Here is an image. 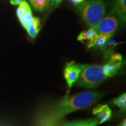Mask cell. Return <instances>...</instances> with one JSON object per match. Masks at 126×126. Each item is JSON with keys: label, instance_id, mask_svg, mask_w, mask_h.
<instances>
[{"label": "cell", "instance_id": "1", "mask_svg": "<svg viewBox=\"0 0 126 126\" xmlns=\"http://www.w3.org/2000/svg\"><path fill=\"white\" fill-rule=\"evenodd\" d=\"M100 97V92H85L63 99L59 103L41 113L36 121V126H57L66 115L92 106L99 101Z\"/></svg>", "mask_w": 126, "mask_h": 126}, {"label": "cell", "instance_id": "2", "mask_svg": "<svg viewBox=\"0 0 126 126\" xmlns=\"http://www.w3.org/2000/svg\"><path fill=\"white\" fill-rule=\"evenodd\" d=\"M108 78L102 66L96 64H83L76 84L85 88H96Z\"/></svg>", "mask_w": 126, "mask_h": 126}, {"label": "cell", "instance_id": "3", "mask_svg": "<svg viewBox=\"0 0 126 126\" xmlns=\"http://www.w3.org/2000/svg\"><path fill=\"white\" fill-rule=\"evenodd\" d=\"M78 9L88 26L94 30L105 14V3L102 0L86 1L79 5Z\"/></svg>", "mask_w": 126, "mask_h": 126}, {"label": "cell", "instance_id": "4", "mask_svg": "<svg viewBox=\"0 0 126 126\" xmlns=\"http://www.w3.org/2000/svg\"><path fill=\"white\" fill-rule=\"evenodd\" d=\"M118 27V20L114 16H108L103 18L96 28L97 34L111 37Z\"/></svg>", "mask_w": 126, "mask_h": 126}, {"label": "cell", "instance_id": "5", "mask_svg": "<svg viewBox=\"0 0 126 126\" xmlns=\"http://www.w3.org/2000/svg\"><path fill=\"white\" fill-rule=\"evenodd\" d=\"M82 66L83 64H76L74 61L67 63L66 65L64 71V77L70 88L78 81Z\"/></svg>", "mask_w": 126, "mask_h": 126}, {"label": "cell", "instance_id": "6", "mask_svg": "<svg viewBox=\"0 0 126 126\" xmlns=\"http://www.w3.org/2000/svg\"><path fill=\"white\" fill-rule=\"evenodd\" d=\"M123 64L122 56L120 54L114 53L110 56L109 60L103 67V71L108 78L113 77L117 73Z\"/></svg>", "mask_w": 126, "mask_h": 126}, {"label": "cell", "instance_id": "7", "mask_svg": "<svg viewBox=\"0 0 126 126\" xmlns=\"http://www.w3.org/2000/svg\"><path fill=\"white\" fill-rule=\"evenodd\" d=\"M93 114L97 116L99 124L108 122L111 117V109L106 105L97 106L93 110Z\"/></svg>", "mask_w": 126, "mask_h": 126}, {"label": "cell", "instance_id": "8", "mask_svg": "<svg viewBox=\"0 0 126 126\" xmlns=\"http://www.w3.org/2000/svg\"><path fill=\"white\" fill-rule=\"evenodd\" d=\"M113 12L119 17L123 22H126V0H117L113 9Z\"/></svg>", "mask_w": 126, "mask_h": 126}, {"label": "cell", "instance_id": "9", "mask_svg": "<svg viewBox=\"0 0 126 126\" xmlns=\"http://www.w3.org/2000/svg\"><path fill=\"white\" fill-rule=\"evenodd\" d=\"M26 29L32 38H35L40 30V19L38 18L33 17Z\"/></svg>", "mask_w": 126, "mask_h": 126}, {"label": "cell", "instance_id": "10", "mask_svg": "<svg viewBox=\"0 0 126 126\" xmlns=\"http://www.w3.org/2000/svg\"><path fill=\"white\" fill-rule=\"evenodd\" d=\"M109 38L110 37L108 36L97 34V35L94 39L89 41L88 44V47L91 48L93 47H102L105 46Z\"/></svg>", "mask_w": 126, "mask_h": 126}, {"label": "cell", "instance_id": "11", "mask_svg": "<svg viewBox=\"0 0 126 126\" xmlns=\"http://www.w3.org/2000/svg\"><path fill=\"white\" fill-rule=\"evenodd\" d=\"M97 35V32L93 28H90L87 31L82 32L77 37V40L80 42H83L84 40H89V42L94 39Z\"/></svg>", "mask_w": 126, "mask_h": 126}, {"label": "cell", "instance_id": "12", "mask_svg": "<svg viewBox=\"0 0 126 126\" xmlns=\"http://www.w3.org/2000/svg\"><path fill=\"white\" fill-rule=\"evenodd\" d=\"M32 18L33 16L32 14V11L31 9H30L25 12V13L23 14L19 19L20 23H21L23 27L26 29V28H27L28 23L31 22V20H32Z\"/></svg>", "mask_w": 126, "mask_h": 126}, {"label": "cell", "instance_id": "13", "mask_svg": "<svg viewBox=\"0 0 126 126\" xmlns=\"http://www.w3.org/2000/svg\"><path fill=\"white\" fill-rule=\"evenodd\" d=\"M114 103L123 111H126V94H123L119 97L114 100Z\"/></svg>", "mask_w": 126, "mask_h": 126}, {"label": "cell", "instance_id": "14", "mask_svg": "<svg viewBox=\"0 0 126 126\" xmlns=\"http://www.w3.org/2000/svg\"><path fill=\"white\" fill-rule=\"evenodd\" d=\"M31 9L29 5L25 1H23L19 4V6L18 8L16 11V15L18 18L19 19L20 17L24 14L27 11Z\"/></svg>", "mask_w": 126, "mask_h": 126}, {"label": "cell", "instance_id": "15", "mask_svg": "<svg viewBox=\"0 0 126 126\" xmlns=\"http://www.w3.org/2000/svg\"><path fill=\"white\" fill-rule=\"evenodd\" d=\"M33 7L38 11H42L47 7V0H30Z\"/></svg>", "mask_w": 126, "mask_h": 126}, {"label": "cell", "instance_id": "16", "mask_svg": "<svg viewBox=\"0 0 126 126\" xmlns=\"http://www.w3.org/2000/svg\"><path fill=\"white\" fill-rule=\"evenodd\" d=\"M98 124L97 118H93L86 120L80 121V126H97Z\"/></svg>", "mask_w": 126, "mask_h": 126}, {"label": "cell", "instance_id": "17", "mask_svg": "<svg viewBox=\"0 0 126 126\" xmlns=\"http://www.w3.org/2000/svg\"><path fill=\"white\" fill-rule=\"evenodd\" d=\"M61 2V0H47V7L50 9L54 8Z\"/></svg>", "mask_w": 126, "mask_h": 126}, {"label": "cell", "instance_id": "18", "mask_svg": "<svg viewBox=\"0 0 126 126\" xmlns=\"http://www.w3.org/2000/svg\"><path fill=\"white\" fill-rule=\"evenodd\" d=\"M63 126H80V121L79 122H68L65 123Z\"/></svg>", "mask_w": 126, "mask_h": 126}, {"label": "cell", "instance_id": "19", "mask_svg": "<svg viewBox=\"0 0 126 126\" xmlns=\"http://www.w3.org/2000/svg\"><path fill=\"white\" fill-rule=\"evenodd\" d=\"M23 1V0H11L10 2L13 5H19Z\"/></svg>", "mask_w": 126, "mask_h": 126}, {"label": "cell", "instance_id": "20", "mask_svg": "<svg viewBox=\"0 0 126 126\" xmlns=\"http://www.w3.org/2000/svg\"><path fill=\"white\" fill-rule=\"evenodd\" d=\"M70 1H71V2L73 3L74 4L77 5V4H81V3L84 0H70Z\"/></svg>", "mask_w": 126, "mask_h": 126}, {"label": "cell", "instance_id": "21", "mask_svg": "<svg viewBox=\"0 0 126 126\" xmlns=\"http://www.w3.org/2000/svg\"><path fill=\"white\" fill-rule=\"evenodd\" d=\"M117 126H126V119H124L122 122L120 123Z\"/></svg>", "mask_w": 126, "mask_h": 126}, {"label": "cell", "instance_id": "22", "mask_svg": "<svg viewBox=\"0 0 126 126\" xmlns=\"http://www.w3.org/2000/svg\"><path fill=\"white\" fill-rule=\"evenodd\" d=\"M61 1H63V0H61Z\"/></svg>", "mask_w": 126, "mask_h": 126}]
</instances>
